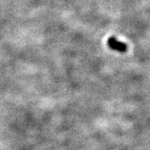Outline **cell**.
I'll list each match as a JSON object with an SVG mask.
<instances>
[{"label": "cell", "instance_id": "obj_1", "mask_svg": "<svg viewBox=\"0 0 150 150\" xmlns=\"http://www.w3.org/2000/svg\"><path fill=\"white\" fill-rule=\"evenodd\" d=\"M108 46L112 50L118 51L120 52H126L128 50V46L125 43H122L120 41L117 40L114 36L110 37L107 40Z\"/></svg>", "mask_w": 150, "mask_h": 150}]
</instances>
